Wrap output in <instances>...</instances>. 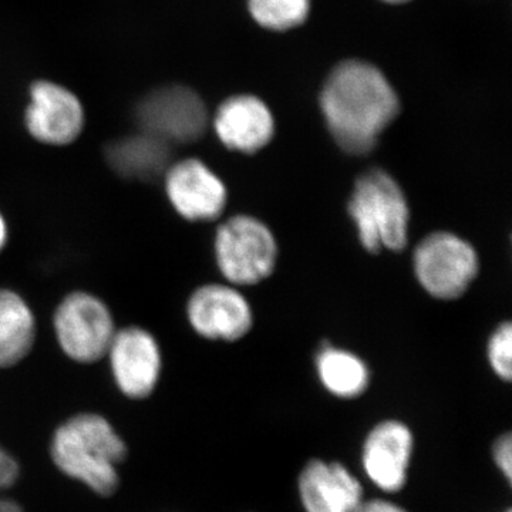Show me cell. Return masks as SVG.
<instances>
[{
	"mask_svg": "<svg viewBox=\"0 0 512 512\" xmlns=\"http://www.w3.org/2000/svg\"><path fill=\"white\" fill-rule=\"evenodd\" d=\"M330 136L349 156L372 153L400 114V97L375 64L346 59L336 64L319 96Z\"/></svg>",
	"mask_w": 512,
	"mask_h": 512,
	"instance_id": "cell-1",
	"label": "cell"
},
{
	"mask_svg": "<svg viewBox=\"0 0 512 512\" xmlns=\"http://www.w3.org/2000/svg\"><path fill=\"white\" fill-rule=\"evenodd\" d=\"M126 456V443L99 414L82 413L64 421L52 440L56 467L101 497L116 493L120 483L117 466Z\"/></svg>",
	"mask_w": 512,
	"mask_h": 512,
	"instance_id": "cell-2",
	"label": "cell"
},
{
	"mask_svg": "<svg viewBox=\"0 0 512 512\" xmlns=\"http://www.w3.org/2000/svg\"><path fill=\"white\" fill-rule=\"evenodd\" d=\"M360 244L370 254L402 252L409 241L410 207L393 175L373 168L357 178L348 202Z\"/></svg>",
	"mask_w": 512,
	"mask_h": 512,
	"instance_id": "cell-3",
	"label": "cell"
},
{
	"mask_svg": "<svg viewBox=\"0 0 512 512\" xmlns=\"http://www.w3.org/2000/svg\"><path fill=\"white\" fill-rule=\"evenodd\" d=\"M214 252L227 284L248 286L274 274L279 249L274 232L265 222L239 214L218 227Z\"/></svg>",
	"mask_w": 512,
	"mask_h": 512,
	"instance_id": "cell-4",
	"label": "cell"
},
{
	"mask_svg": "<svg viewBox=\"0 0 512 512\" xmlns=\"http://www.w3.org/2000/svg\"><path fill=\"white\" fill-rule=\"evenodd\" d=\"M413 269L417 282L431 298L456 301L476 281L480 258L466 239L437 231L414 248Z\"/></svg>",
	"mask_w": 512,
	"mask_h": 512,
	"instance_id": "cell-5",
	"label": "cell"
},
{
	"mask_svg": "<svg viewBox=\"0 0 512 512\" xmlns=\"http://www.w3.org/2000/svg\"><path fill=\"white\" fill-rule=\"evenodd\" d=\"M134 117L141 131L171 147L200 140L211 121L200 94L183 84H167L144 94L138 100Z\"/></svg>",
	"mask_w": 512,
	"mask_h": 512,
	"instance_id": "cell-6",
	"label": "cell"
},
{
	"mask_svg": "<svg viewBox=\"0 0 512 512\" xmlns=\"http://www.w3.org/2000/svg\"><path fill=\"white\" fill-rule=\"evenodd\" d=\"M53 326L64 355L83 365L106 357L117 332L109 306L83 291L64 296L53 316Z\"/></svg>",
	"mask_w": 512,
	"mask_h": 512,
	"instance_id": "cell-7",
	"label": "cell"
},
{
	"mask_svg": "<svg viewBox=\"0 0 512 512\" xmlns=\"http://www.w3.org/2000/svg\"><path fill=\"white\" fill-rule=\"evenodd\" d=\"M25 127L37 143L66 147L79 140L86 127L82 99L69 87L53 80H36L29 87Z\"/></svg>",
	"mask_w": 512,
	"mask_h": 512,
	"instance_id": "cell-8",
	"label": "cell"
},
{
	"mask_svg": "<svg viewBox=\"0 0 512 512\" xmlns=\"http://www.w3.org/2000/svg\"><path fill=\"white\" fill-rule=\"evenodd\" d=\"M165 195L175 212L191 222H210L224 214L227 185L200 158L175 161L164 175Z\"/></svg>",
	"mask_w": 512,
	"mask_h": 512,
	"instance_id": "cell-9",
	"label": "cell"
},
{
	"mask_svg": "<svg viewBox=\"0 0 512 512\" xmlns=\"http://www.w3.org/2000/svg\"><path fill=\"white\" fill-rule=\"evenodd\" d=\"M187 319L201 338L235 342L252 329L254 312L237 286L208 284L191 293Z\"/></svg>",
	"mask_w": 512,
	"mask_h": 512,
	"instance_id": "cell-10",
	"label": "cell"
},
{
	"mask_svg": "<svg viewBox=\"0 0 512 512\" xmlns=\"http://www.w3.org/2000/svg\"><path fill=\"white\" fill-rule=\"evenodd\" d=\"M106 356L124 396L147 399L156 390L163 370V355L153 333L140 326L117 330Z\"/></svg>",
	"mask_w": 512,
	"mask_h": 512,
	"instance_id": "cell-11",
	"label": "cell"
},
{
	"mask_svg": "<svg viewBox=\"0 0 512 512\" xmlns=\"http://www.w3.org/2000/svg\"><path fill=\"white\" fill-rule=\"evenodd\" d=\"M210 126L222 146L235 153H259L274 140L275 116L254 94H234L212 114Z\"/></svg>",
	"mask_w": 512,
	"mask_h": 512,
	"instance_id": "cell-12",
	"label": "cell"
},
{
	"mask_svg": "<svg viewBox=\"0 0 512 512\" xmlns=\"http://www.w3.org/2000/svg\"><path fill=\"white\" fill-rule=\"evenodd\" d=\"M413 433L406 424L386 420L367 434L363 467L369 480L386 493H397L407 481L413 454Z\"/></svg>",
	"mask_w": 512,
	"mask_h": 512,
	"instance_id": "cell-13",
	"label": "cell"
},
{
	"mask_svg": "<svg viewBox=\"0 0 512 512\" xmlns=\"http://www.w3.org/2000/svg\"><path fill=\"white\" fill-rule=\"evenodd\" d=\"M299 495L306 512H356L362 485L339 463L313 460L299 477Z\"/></svg>",
	"mask_w": 512,
	"mask_h": 512,
	"instance_id": "cell-14",
	"label": "cell"
},
{
	"mask_svg": "<svg viewBox=\"0 0 512 512\" xmlns=\"http://www.w3.org/2000/svg\"><path fill=\"white\" fill-rule=\"evenodd\" d=\"M171 148L160 138L140 130L107 144L104 158L111 170L121 178L148 183L163 177L173 163Z\"/></svg>",
	"mask_w": 512,
	"mask_h": 512,
	"instance_id": "cell-15",
	"label": "cell"
},
{
	"mask_svg": "<svg viewBox=\"0 0 512 512\" xmlns=\"http://www.w3.org/2000/svg\"><path fill=\"white\" fill-rule=\"evenodd\" d=\"M36 342V318L12 289H0V369L19 365Z\"/></svg>",
	"mask_w": 512,
	"mask_h": 512,
	"instance_id": "cell-16",
	"label": "cell"
},
{
	"mask_svg": "<svg viewBox=\"0 0 512 512\" xmlns=\"http://www.w3.org/2000/svg\"><path fill=\"white\" fill-rule=\"evenodd\" d=\"M315 365L322 386L339 399H356L369 387V367L349 350L325 346L319 350Z\"/></svg>",
	"mask_w": 512,
	"mask_h": 512,
	"instance_id": "cell-17",
	"label": "cell"
},
{
	"mask_svg": "<svg viewBox=\"0 0 512 512\" xmlns=\"http://www.w3.org/2000/svg\"><path fill=\"white\" fill-rule=\"evenodd\" d=\"M247 8L256 25L282 33L305 25L312 0H247Z\"/></svg>",
	"mask_w": 512,
	"mask_h": 512,
	"instance_id": "cell-18",
	"label": "cell"
},
{
	"mask_svg": "<svg viewBox=\"0 0 512 512\" xmlns=\"http://www.w3.org/2000/svg\"><path fill=\"white\" fill-rule=\"evenodd\" d=\"M487 357L495 375L505 382H510L512 377V326L510 322L501 323L488 339Z\"/></svg>",
	"mask_w": 512,
	"mask_h": 512,
	"instance_id": "cell-19",
	"label": "cell"
},
{
	"mask_svg": "<svg viewBox=\"0 0 512 512\" xmlns=\"http://www.w3.org/2000/svg\"><path fill=\"white\" fill-rule=\"evenodd\" d=\"M19 478V464L5 448L0 447V494L8 491ZM0 512H23L15 500L0 495Z\"/></svg>",
	"mask_w": 512,
	"mask_h": 512,
	"instance_id": "cell-20",
	"label": "cell"
},
{
	"mask_svg": "<svg viewBox=\"0 0 512 512\" xmlns=\"http://www.w3.org/2000/svg\"><path fill=\"white\" fill-rule=\"evenodd\" d=\"M494 458L498 468L503 471L505 478L512 477V439L511 434H505L494 447Z\"/></svg>",
	"mask_w": 512,
	"mask_h": 512,
	"instance_id": "cell-21",
	"label": "cell"
},
{
	"mask_svg": "<svg viewBox=\"0 0 512 512\" xmlns=\"http://www.w3.org/2000/svg\"><path fill=\"white\" fill-rule=\"evenodd\" d=\"M356 512H407L400 505L387 500L363 501Z\"/></svg>",
	"mask_w": 512,
	"mask_h": 512,
	"instance_id": "cell-22",
	"label": "cell"
},
{
	"mask_svg": "<svg viewBox=\"0 0 512 512\" xmlns=\"http://www.w3.org/2000/svg\"><path fill=\"white\" fill-rule=\"evenodd\" d=\"M6 242H8V225H6L3 215L0 214V252L5 248Z\"/></svg>",
	"mask_w": 512,
	"mask_h": 512,
	"instance_id": "cell-23",
	"label": "cell"
},
{
	"mask_svg": "<svg viewBox=\"0 0 512 512\" xmlns=\"http://www.w3.org/2000/svg\"><path fill=\"white\" fill-rule=\"evenodd\" d=\"M380 2L387 3V5L400 6L412 2V0H380Z\"/></svg>",
	"mask_w": 512,
	"mask_h": 512,
	"instance_id": "cell-24",
	"label": "cell"
},
{
	"mask_svg": "<svg viewBox=\"0 0 512 512\" xmlns=\"http://www.w3.org/2000/svg\"><path fill=\"white\" fill-rule=\"evenodd\" d=\"M507 512H511L510 510H508Z\"/></svg>",
	"mask_w": 512,
	"mask_h": 512,
	"instance_id": "cell-25",
	"label": "cell"
}]
</instances>
